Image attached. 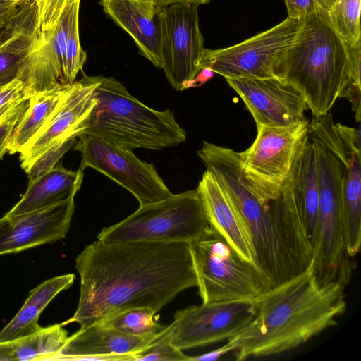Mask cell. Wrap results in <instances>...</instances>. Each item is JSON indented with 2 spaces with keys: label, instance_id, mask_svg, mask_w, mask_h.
<instances>
[{
  "label": "cell",
  "instance_id": "obj_1",
  "mask_svg": "<svg viewBox=\"0 0 361 361\" xmlns=\"http://www.w3.org/2000/svg\"><path fill=\"white\" fill-rule=\"evenodd\" d=\"M80 277L75 314L61 324L80 328L118 312L149 307L156 313L178 293L197 286L189 243L97 240L75 259Z\"/></svg>",
  "mask_w": 361,
  "mask_h": 361
},
{
  "label": "cell",
  "instance_id": "obj_2",
  "mask_svg": "<svg viewBox=\"0 0 361 361\" xmlns=\"http://www.w3.org/2000/svg\"><path fill=\"white\" fill-rule=\"evenodd\" d=\"M345 286L322 284L312 267L255 300L249 324L228 340L238 361L280 354L337 325L347 302Z\"/></svg>",
  "mask_w": 361,
  "mask_h": 361
},
{
  "label": "cell",
  "instance_id": "obj_3",
  "mask_svg": "<svg viewBox=\"0 0 361 361\" xmlns=\"http://www.w3.org/2000/svg\"><path fill=\"white\" fill-rule=\"evenodd\" d=\"M350 71L347 46L322 9L304 19L294 43L279 57L274 74L301 94L313 117H319L339 99Z\"/></svg>",
  "mask_w": 361,
  "mask_h": 361
},
{
  "label": "cell",
  "instance_id": "obj_4",
  "mask_svg": "<svg viewBox=\"0 0 361 361\" xmlns=\"http://www.w3.org/2000/svg\"><path fill=\"white\" fill-rule=\"evenodd\" d=\"M94 95L97 102L80 125L78 137L94 135L132 151L161 150L186 140V132L172 111L146 106L114 78L101 76Z\"/></svg>",
  "mask_w": 361,
  "mask_h": 361
},
{
  "label": "cell",
  "instance_id": "obj_5",
  "mask_svg": "<svg viewBox=\"0 0 361 361\" xmlns=\"http://www.w3.org/2000/svg\"><path fill=\"white\" fill-rule=\"evenodd\" d=\"M313 143L319 208L312 242V269L319 283H335L345 286L356 264L347 252L344 239L343 168L329 151L318 143Z\"/></svg>",
  "mask_w": 361,
  "mask_h": 361
},
{
  "label": "cell",
  "instance_id": "obj_6",
  "mask_svg": "<svg viewBox=\"0 0 361 361\" xmlns=\"http://www.w3.org/2000/svg\"><path fill=\"white\" fill-rule=\"evenodd\" d=\"M189 245L203 303L253 302L274 287L259 267L243 259L211 225Z\"/></svg>",
  "mask_w": 361,
  "mask_h": 361
},
{
  "label": "cell",
  "instance_id": "obj_7",
  "mask_svg": "<svg viewBox=\"0 0 361 361\" xmlns=\"http://www.w3.org/2000/svg\"><path fill=\"white\" fill-rule=\"evenodd\" d=\"M209 226L196 188L140 205L125 219L104 228L97 240L105 243H190Z\"/></svg>",
  "mask_w": 361,
  "mask_h": 361
},
{
  "label": "cell",
  "instance_id": "obj_8",
  "mask_svg": "<svg viewBox=\"0 0 361 361\" xmlns=\"http://www.w3.org/2000/svg\"><path fill=\"white\" fill-rule=\"evenodd\" d=\"M310 121L305 118L290 127H257L251 146L238 152L247 187L262 204L276 198L308 140Z\"/></svg>",
  "mask_w": 361,
  "mask_h": 361
},
{
  "label": "cell",
  "instance_id": "obj_9",
  "mask_svg": "<svg viewBox=\"0 0 361 361\" xmlns=\"http://www.w3.org/2000/svg\"><path fill=\"white\" fill-rule=\"evenodd\" d=\"M304 20L282 22L228 47L205 49L200 68H209L224 78H276V63L295 42Z\"/></svg>",
  "mask_w": 361,
  "mask_h": 361
},
{
  "label": "cell",
  "instance_id": "obj_10",
  "mask_svg": "<svg viewBox=\"0 0 361 361\" xmlns=\"http://www.w3.org/2000/svg\"><path fill=\"white\" fill-rule=\"evenodd\" d=\"M74 149L81 154L78 169L89 167L103 173L131 192L140 205L155 202L172 193L153 164L138 159L128 150L98 137L82 134Z\"/></svg>",
  "mask_w": 361,
  "mask_h": 361
},
{
  "label": "cell",
  "instance_id": "obj_11",
  "mask_svg": "<svg viewBox=\"0 0 361 361\" xmlns=\"http://www.w3.org/2000/svg\"><path fill=\"white\" fill-rule=\"evenodd\" d=\"M198 6L188 2L161 6L162 69L177 91L189 88V83L201 70L205 48Z\"/></svg>",
  "mask_w": 361,
  "mask_h": 361
},
{
  "label": "cell",
  "instance_id": "obj_12",
  "mask_svg": "<svg viewBox=\"0 0 361 361\" xmlns=\"http://www.w3.org/2000/svg\"><path fill=\"white\" fill-rule=\"evenodd\" d=\"M254 313L250 301L189 306L175 314L171 342L185 350L229 340L249 324Z\"/></svg>",
  "mask_w": 361,
  "mask_h": 361
},
{
  "label": "cell",
  "instance_id": "obj_13",
  "mask_svg": "<svg viewBox=\"0 0 361 361\" xmlns=\"http://www.w3.org/2000/svg\"><path fill=\"white\" fill-rule=\"evenodd\" d=\"M240 97L257 127H290L305 118L301 94L277 78H225Z\"/></svg>",
  "mask_w": 361,
  "mask_h": 361
},
{
  "label": "cell",
  "instance_id": "obj_14",
  "mask_svg": "<svg viewBox=\"0 0 361 361\" xmlns=\"http://www.w3.org/2000/svg\"><path fill=\"white\" fill-rule=\"evenodd\" d=\"M101 76L82 77L72 83L60 106L20 152L21 167L28 171L35 160L49 147L70 137H77L80 126L97 100L94 95Z\"/></svg>",
  "mask_w": 361,
  "mask_h": 361
},
{
  "label": "cell",
  "instance_id": "obj_15",
  "mask_svg": "<svg viewBox=\"0 0 361 361\" xmlns=\"http://www.w3.org/2000/svg\"><path fill=\"white\" fill-rule=\"evenodd\" d=\"M73 199L0 219V255L15 253L66 237L74 212Z\"/></svg>",
  "mask_w": 361,
  "mask_h": 361
},
{
  "label": "cell",
  "instance_id": "obj_16",
  "mask_svg": "<svg viewBox=\"0 0 361 361\" xmlns=\"http://www.w3.org/2000/svg\"><path fill=\"white\" fill-rule=\"evenodd\" d=\"M76 0H68L55 26L41 30L38 40L23 63L16 80L30 97L66 83L65 42Z\"/></svg>",
  "mask_w": 361,
  "mask_h": 361
},
{
  "label": "cell",
  "instance_id": "obj_17",
  "mask_svg": "<svg viewBox=\"0 0 361 361\" xmlns=\"http://www.w3.org/2000/svg\"><path fill=\"white\" fill-rule=\"evenodd\" d=\"M157 336L147 338L131 336L98 322L80 328L68 337L51 360L133 361L132 353L145 346Z\"/></svg>",
  "mask_w": 361,
  "mask_h": 361
},
{
  "label": "cell",
  "instance_id": "obj_18",
  "mask_svg": "<svg viewBox=\"0 0 361 361\" xmlns=\"http://www.w3.org/2000/svg\"><path fill=\"white\" fill-rule=\"evenodd\" d=\"M103 11L135 41L140 54L162 68L161 6L153 0H99Z\"/></svg>",
  "mask_w": 361,
  "mask_h": 361
},
{
  "label": "cell",
  "instance_id": "obj_19",
  "mask_svg": "<svg viewBox=\"0 0 361 361\" xmlns=\"http://www.w3.org/2000/svg\"><path fill=\"white\" fill-rule=\"evenodd\" d=\"M197 190L209 225L243 259L258 266L256 252L245 223L212 173L207 171L204 172Z\"/></svg>",
  "mask_w": 361,
  "mask_h": 361
},
{
  "label": "cell",
  "instance_id": "obj_20",
  "mask_svg": "<svg viewBox=\"0 0 361 361\" xmlns=\"http://www.w3.org/2000/svg\"><path fill=\"white\" fill-rule=\"evenodd\" d=\"M41 32L34 0H25L0 32V88L18 78Z\"/></svg>",
  "mask_w": 361,
  "mask_h": 361
},
{
  "label": "cell",
  "instance_id": "obj_21",
  "mask_svg": "<svg viewBox=\"0 0 361 361\" xmlns=\"http://www.w3.org/2000/svg\"><path fill=\"white\" fill-rule=\"evenodd\" d=\"M326 149L343 168V233L346 250L355 257L361 245V150L340 137L329 142Z\"/></svg>",
  "mask_w": 361,
  "mask_h": 361
},
{
  "label": "cell",
  "instance_id": "obj_22",
  "mask_svg": "<svg viewBox=\"0 0 361 361\" xmlns=\"http://www.w3.org/2000/svg\"><path fill=\"white\" fill-rule=\"evenodd\" d=\"M82 179L83 171L80 169L73 171L61 164L56 165L27 185L23 197L6 215L16 216L73 199Z\"/></svg>",
  "mask_w": 361,
  "mask_h": 361
},
{
  "label": "cell",
  "instance_id": "obj_23",
  "mask_svg": "<svg viewBox=\"0 0 361 361\" xmlns=\"http://www.w3.org/2000/svg\"><path fill=\"white\" fill-rule=\"evenodd\" d=\"M74 274L48 279L30 292L24 305L0 331V343L31 335L41 329L38 319L47 305L62 290L72 286Z\"/></svg>",
  "mask_w": 361,
  "mask_h": 361
},
{
  "label": "cell",
  "instance_id": "obj_24",
  "mask_svg": "<svg viewBox=\"0 0 361 361\" xmlns=\"http://www.w3.org/2000/svg\"><path fill=\"white\" fill-rule=\"evenodd\" d=\"M295 196L311 245L319 208V185L314 145L309 140L298 154L290 173Z\"/></svg>",
  "mask_w": 361,
  "mask_h": 361
},
{
  "label": "cell",
  "instance_id": "obj_25",
  "mask_svg": "<svg viewBox=\"0 0 361 361\" xmlns=\"http://www.w3.org/2000/svg\"><path fill=\"white\" fill-rule=\"evenodd\" d=\"M72 85L62 84L29 97L28 106L18 120L8 145L10 154L20 152L60 106Z\"/></svg>",
  "mask_w": 361,
  "mask_h": 361
},
{
  "label": "cell",
  "instance_id": "obj_26",
  "mask_svg": "<svg viewBox=\"0 0 361 361\" xmlns=\"http://www.w3.org/2000/svg\"><path fill=\"white\" fill-rule=\"evenodd\" d=\"M68 337L67 331L61 324L41 327L31 335L0 343V361L51 360Z\"/></svg>",
  "mask_w": 361,
  "mask_h": 361
},
{
  "label": "cell",
  "instance_id": "obj_27",
  "mask_svg": "<svg viewBox=\"0 0 361 361\" xmlns=\"http://www.w3.org/2000/svg\"><path fill=\"white\" fill-rule=\"evenodd\" d=\"M155 314L149 307H134L114 313L100 322L126 334L154 337L167 326L154 319Z\"/></svg>",
  "mask_w": 361,
  "mask_h": 361
},
{
  "label": "cell",
  "instance_id": "obj_28",
  "mask_svg": "<svg viewBox=\"0 0 361 361\" xmlns=\"http://www.w3.org/2000/svg\"><path fill=\"white\" fill-rule=\"evenodd\" d=\"M361 0H340L326 11L334 29L347 47L361 42Z\"/></svg>",
  "mask_w": 361,
  "mask_h": 361
},
{
  "label": "cell",
  "instance_id": "obj_29",
  "mask_svg": "<svg viewBox=\"0 0 361 361\" xmlns=\"http://www.w3.org/2000/svg\"><path fill=\"white\" fill-rule=\"evenodd\" d=\"M80 0L75 1L65 42L64 78L66 83L75 81L82 69L87 54L82 49L79 37V8Z\"/></svg>",
  "mask_w": 361,
  "mask_h": 361
},
{
  "label": "cell",
  "instance_id": "obj_30",
  "mask_svg": "<svg viewBox=\"0 0 361 361\" xmlns=\"http://www.w3.org/2000/svg\"><path fill=\"white\" fill-rule=\"evenodd\" d=\"M174 324L171 323L148 344L132 353L133 361L138 360H190V357L171 342Z\"/></svg>",
  "mask_w": 361,
  "mask_h": 361
},
{
  "label": "cell",
  "instance_id": "obj_31",
  "mask_svg": "<svg viewBox=\"0 0 361 361\" xmlns=\"http://www.w3.org/2000/svg\"><path fill=\"white\" fill-rule=\"evenodd\" d=\"M351 65L350 80L348 85L340 94L339 98L348 99L350 104L355 118L360 121L361 115V42L353 47H347Z\"/></svg>",
  "mask_w": 361,
  "mask_h": 361
},
{
  "label": "cell",
  "instance_id": "obj_32",
  "mask_svg": "<svg viewBox=\"0 0 361 361\" xmlns=\"http://www.w3.org/2000/svg\"><path fill=\"white\" fill-rule=\"evenodd\" d=\"M76 142V137H72L49 147L43 152L26 172L29 178L27 185L31 184L52 169L65 153L75 145Z\"/></svg>",
  "mask_w": 361,
  "mask_h": 361
},
{
  "label": "cell",
  "instance_id": "obj_33",
  "mask_svg": "<svg viewBox=\"0 0 361 361\" xmlns=\"http://www.w3.org/2000/svg\"><path fill=\"white\" fill-rule=\"evenodd\" d=\"M29 99L21 100L1 121H0V159L8 150L13 130L28 106Z\"/></svg>",
  "mask_w": 361,
  "mask_h": 361
},
{
  "label": "cell",
  "instance_id": "obj_34",
  "mask_svg": "<svg viewBox=\"0 0 361 361\" xmlns=\"http://www.w3.org/2000/svg\"><path fill=\"white\" fill-rule=\"evenodd\" d=\"M38 11L41 30L53 28L68 0H34Z\"/></svg>",
  "mask_w": 361,
  "mask_h": 361
},
{
  "label": "cell",
  "instance_id": "obj_35",
  "mask_svg": "<svg viewBox=\"0 0 361 361\" xmlns=\"http://www.w3.org/2000/svg\"><path fill=\"white\" fill-rule=\"evenodd\" d=\"M288 18L304 20L322 8L318 0H284Z\"/></svg>",
  "mask_w": 361,
  "mask_h": 361
},
{
  "label": "cell",
  "instance_id": "obj_36",
  "mask_svg": "<svg viewBox=\"0 0 361 361\" xmlns=\"http://www.w3.org/2000/svg\"><path fill=\"white\" fill-rule=\"evenodd\" d=\"M23 98L29 99V97L23 89V83L16 80L0 90V108L11 102Z\"/></svg>",
  "mask_w": 361,
  "mask_h": 361
},
{
  "label": "cell",
  "instance_id": "obj_37",
  "mask_svg": "<svg viewBox=\"0 0 361 361\" xmlns=\"http://www.w3.org/2000/svg\"><path fill=\"white\" fill-rule=\"evenodd\" d=\"M25 0H0V30L12 18Z\"/></svg>",
  "mask_w": 361,
  "mask_h": 361
},
{
  "label": "cell",
  "instance_id": "obj_38",
  "mask_svg": "<svg viewBox=\"0 0 361 361\" xmlns=\"http://www.w3.org/2000/svg\"><path fill=\"white\" fill-rule=\"evenodd\" d=\"M235 346L228 341L227 344L207 353L196 357H190V361H212L219 360L228 353L235 350Z\"/></svg>",
  "mask_w": 361,
  "mask_h": 361
},
{
  "label": "cell",
  "instance_id": "obj_39",
  "mask_svg": "<svg viewBox=\"0 0 361 361\" xmlns=\"http://www.w3.org/2000/svg\"><path fill=\"white\" fill-rule=\"evenodd\" d=\"M214 73L209 68H202L195 78L189 83V88L198 87L204 85L214 76Z\"/></svg>",
  "mask_w": 361,
  "mask_h": 361
},
{
  "label": "cell",
  "instance_id": "obj_40",
  "mask_svg": "<svg viewBox=\"0 0 361 361\" xmlns=\"http://www.w3.org/2000/svg\"><path fill=\"white\" fill-rule=\"evenodd\" d=\"M154 2L159 6H166L172 4L188 2L192 4H207L210 0H153Z\"/></svg>",
  "mask_w": 361,
  "mask_h": 361
},
{
  "label": "cell",
  "instance_id": "obj_41",
  "mask_svg": "<svg viewBox=\"0 0 361 361\" xmlns=\"http://www.w3.org/2000/svg\"><path fill=\"white\" fill-rule=\"evenodd\" d=\"M23 98L16 101L11 102L0 108V121L23 99Z\"/></svg>",
  "mask_w": 361,
  "mask_h": 361
},
{
  "label": "cell",
  "instance_id": "obj_42",
  "mask_svg": "<svg viewBox=\"0 0 361 361\" xmlns=\"http://www.w3.org/2000/svg\"><path fill=\"white\" fill-rule=\"evenodd\" d=\"M340 0H318L321 8L326 11L331 9Z\"/></svg>",
  "mask_w": 361,
  "mask_h": 361
},
{
  "label": "cell",
  "instance_id": "obj_43",
  "mask_svg": "<svg viewBox=\"0 0 361 361\" xmlns=\"http://www.w3.org/2000/svg\"><path fill=\"white\" fill-rule=\"evenodd\" d=\"M1 89H3V88H1ZM1 89L0 88V90H1Z\"/></svg>",
  "mask_w": 361,
  "mask_h": 361
}]
</instances>
